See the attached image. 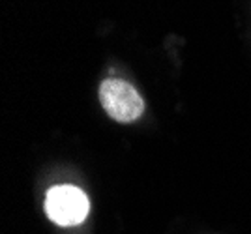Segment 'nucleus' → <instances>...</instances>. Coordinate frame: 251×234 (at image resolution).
Returning a JSON list of instances; mask_svg holds the SVG:
<instances>
[{"instance_id": "1", "label": "nucleus", "mask_w": 251, "mask_h": 234, "mask_svg": "<svg viewBox=\"0 0 251 234\" xmlns=\"http://www.w3.org/2000/svg\"><path fill=\"white\" fill-rule=\"evenodd\" d=\"M98 99L105 115L116 124H133L145 115L147 101L129 81L107 77L98 86Z\"/></svg>"}, {"instance_id": "2", "label": "nucleus", "mask_w": 251, "mask_h": 234, "mask_svg": "<svg viewBox=\"0 0 251 234\" xmlns=\"http://www.w3.org/2000/svg\"><path fill=\"white\" fill-rule=\"evenodd\" d=\"M43 206L47 217L58 227L81 225L90 213L88 195L72 184H58L49 187Z\"/></svg>"}]
</instances>
